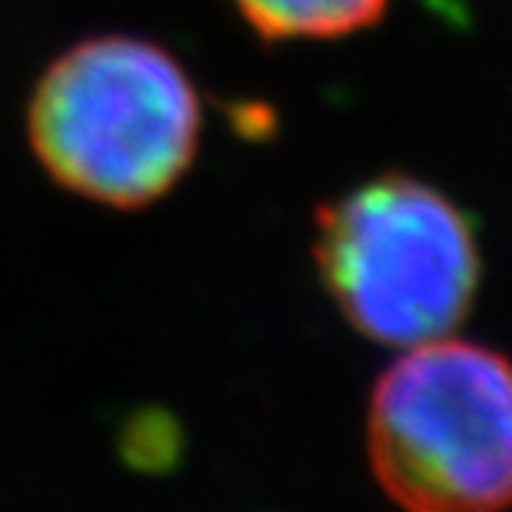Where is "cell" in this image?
Instances as JSON below:
<instances>
[{
  "label": "cell",
  "instance_id": "1",
  "mask_svg": "<svg viewBox=\"0 0 512 512\" xmlns=\"http://www.w3.org/2000/svg\"><path fill=\"white\" fill-rule=\"evenodd\" d=\"M200 104L183 67L137 37L84 40L54 60L30 104L50 177L87 200L143 207L197 153Z\"/></svg>",
  "mask_w": 512,
  "mask_h": 512
},
{
  "label": "cell",
  "instance_id": "2",
  "mask_svg": "<svg viewBox=\"0 0 512 512\" xmlns=\"http://www.w3.org/2000/svg\"><path fill=\"white\" fill-rule=\"evenodd\" d=\"M370 463L406 512L512 506V363L486 346H409L376 383Z\"/></svg>",
  "mask_w": 512,
  "mask_h": 512
},
{
  "label": "cell",
  "instance_id": "3",
  "mask_svg": "<svg viewBox=\"0 0 512 512\" xmlns=\"http://www.w3.org/2000/svg\"><path fill=\"white\" fill-rule=\"evenodd\" d=\"M316 263L363 336L419 346L466 316L479 253L466 217L419 180L363 183L320 213Z\"/></svg>",
  "mask_w": 512,
  "mask_h": 512
},
{
  "label": "cell",
  "instance_id": "4",
  "mask_svg": "<svg viewBox=\"0 0 512 512\" xmlns=\"http://www.w3.org/2000/svg\"><path fill=\"white\" fill-rule=\"evenodd\" d=\"M263 37H340L373 24L386 0H233Z\"/></svg>",
  "mask_w": 512,
  "mask_h": 512
}]
</instances>
